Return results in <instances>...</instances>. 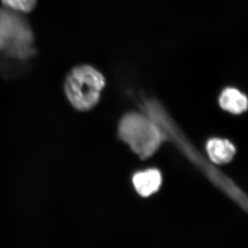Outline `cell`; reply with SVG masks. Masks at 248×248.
Returning a JSON list of instances; mask_svg holds the SVG:
<instances>
[{"label": "cell", "mask_w": 248, "mask_h": 248, "mask_svg": "<svg viewBox=\"0 0 248 248\" xmlns=\"http://www.w3.org/2000/svg\"><path fill=\"white\" fill-rule=\"evenodd\" d=\"M118 135L142 159L151 157L166 140L164 132L153 119L135 112L127 114L122 119Z\"/></svg>", "instance_id": "1"}, {"label": "cell", "mask_w": 248, "mask_h": 248, "mask_svg": "<svg viewBox=\"0 0 248 248\" xmlns=\"http://www.w3.org/2000/svg\"><path fill=\"white\" fill-rule=\"evenodd\" d=\"M102 73L89 64L74 67L67 75L63 91L71 107L79 112L92 110L99 102L105 87Z\"/></svg>", "instance_id": "2"}, {"label": "cell", "mask_w": 248, "mask_h": 248, "mask_svg": "<svg viewBox=\"0 0 248 248\" xmlns=\"http://www.w3.org/2000/svg\"><path fill=\"white\" fill-rule=\"evenodd\" d=\"M16 13L0 9V51L26 58L32 52L33 35L27 22Z\"/></svg>", "instance_id": "3"}, {"label": "cell", "mask_w": 248, "mask_h": 248, "mask_svg": "<svg viewBox=\"0 0 248 248\" xmlns=\"http://www.w3.org/2000/svg\"><path fill=\"white\" fill-rule=\"evenodd\" d=\"M133 182L139 195L143 197H148L159 190L162 177L157 170L150 169L136 173L133 176Z\"/></svg>", "instance_id": "4"}, {"label": "cell", "mask_w": 248, "mask_h": 248, "mask_svg": "<svg viewBox=\"0 0 248 248\" xmlns=\"http://www.w3.org/2000/svg\"><path fill=\"white\" fill-rule=\"evenodd\" d=\"M207 153L215 164L223 165L231 162L236 154V148L231 141L222 139H212L206 146Z\"/></svg>", "instance_id": "5"}, {"label": "cell", "mask_w": 248, "mask_h": 248, "mask_svg": "<svg viewBox=\"0 0 248 248\" xmlns=\"http://www.w3.org/2000/svg\"><path fill=\"white\" fill-rule=\"evenodd\" d=\"M219 104L223 110L239 115L247 110L248 98L239 90L228 88L222 92L219 97Z\"/></svg>", "instance_id": "6"}, {"label": "cell", "mask_w": 248, "mask_h": 248, "mask_svg": "<svg viewBox=\"0 0 248 248\" xmlns=\"http://www.w3.org/2000/svg\"><path fill=\"white\" fill-rule=\"evenodd\" d=\"M1 1L6 9L17 13L29 14L35 9L37 0H1Z\"/></svg>", "instance_id": "7"}]
</instances>
